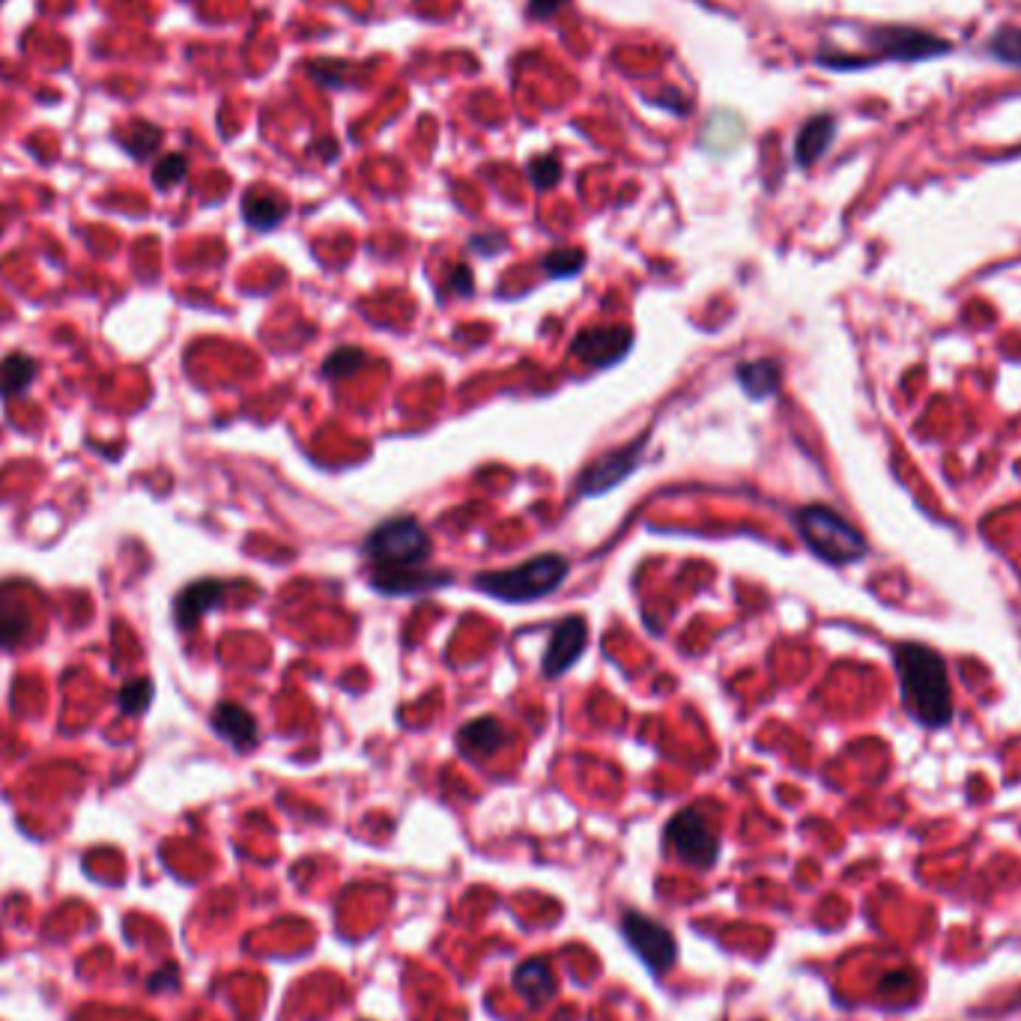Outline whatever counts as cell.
<instances>
[{"instance_id":"cell-1","label":"cell","mask_w":1021,"mask_h":1021,"mask_svg":"<svg viewBox=\"0 0 1021 1021\" xmlns=\"http://www.w3.org/2000/svg\"><path fill=\"white\" fill-rule=\"evenodd\" d=\"M899 690L909 714L923 726H947L953 720V690L947 663L935 649L923 642H902L893 654Z\"/></svg>"},{"instance_id":"cell-2","label":"cell","mask_w":1021,"mask_h":1021,"mask_svg":"<svg viewBox=\"0 0 1021 1021\" xmlns=\"http://www.w3.org/2000/svg\"><path fill=\"white\" fill-rule=\"evenodd\" d=\"M568 573H571V561L559 553H544L506 571L478 573L475 589L506 604H529V601L553 595L568 580Z\"/></svg>"},{"instance_id":"cell-3","label":"cell","mask_w":1021,"mask_h":1021,"mask_svg":"<svg viewBox=\"0 0 1021 1021\" xmlns=\"http://www.w3.org/2000/svg\"><path fill=\"white\" fill-rule=\"evenodd\" d=\"M795 523L809 550L816 553V556H821L824 561H831V565H852V561L864 559L866 556L864 535H860L845 517L836 514L833 508H800Z\"/></svg>"},{"instance_id":"cell-4","label":"cell","mask_w":1021,"mask_h":1021,"mask_svg":"<svg viewBox=\"0 0 1021 1021\" xmlns=\"http://www.w3.org/2000/svg\"><path fill=\"white\" fill-rule=\"evenodd\" d=\"M434 550L430 535L416 517H394L373 529L365 541V556L373 568L397 571V568H418L425 565Z\"/></svg>"},{"instance_id":"cell-5","label":"cell","mask_w":1021,"mask_h":1021,"mask_svg":"<svg viewBox=\"0 0 1021 1021\" xmlns=\"http://www.w3.org/2000/svg\"><path fill=\"white\" fill-rule=\"evenodd\" d=\"M866 43L876 48L881 60H929L950 51V43L941 36L921 31V27H905V24H881L864 31Z\"/></svg>"},{"instance_id":"cell-6","label":"cell","mask_w":1021,"mask_h":1021,"mask_svg":"<svg viewBox=\"0 0 1021 1021\" xmlns=\"http://www.w3.org/2000/svg\"><path fill=\"white\" fill-rule=\"evenodd\" d=\"M666 842L685 864L699 866V869L717 864L720 842L699 809H681L678 816H673L666 824Z\"/></svg>"},{"instance_id":"cell-7","label":"cell","mask_w":1021,"mask_h":1021,"mask_svg":"<svg viewBox=\"0 0 1021 1021\" xmlns=\"http://www.w3.org/2000/svg\"><path fill=\"white\" fill-rule=\"evenodd\" d=\"M621 931H625V941L637 950V955L654 974H663V971L673 967L678 947H675V938L669 935V929H663L661 923L651 921L640 911H628L621 917Z\"/></svg>"},{"instance_id":"cell-8","label":"cell","mask_w":1021,"mask_h":1021,"mask_svg":"<svg viewBox=\"0 0 1021 1021\" xmlns=\"http://www.w3.org/2000/svg\"><path fill=\"white\" fill-rule=\"evenodd\" d=\"M633 347V332L628 325H592L573 337V356H580L592 368H609L625 359Z\"/></svg>"},{"instance_id":"cell-9","label":"cell","mask_w":1021,"mask_h":1021,"mask_svg":"<svg viewBox=\"0 0 1021 1021\" xmlns=\"http://www.w3.org/2000/svg\"><path fill=\"white\" fill-rule=\"evenodd\" d=\"M642 451H645V439H637L633 446L616 449L597 458L589 470L580 475V494L583 496H601L606 490H613L618 484L628 478L630 472L637 470L642 461Z\"/></svg>"},{"instance_id":"cell-10","label":"cell","mask_w":1021,"mask_h":1021,"mask_svg":"<svg viewBox=\"0 0 1021 1021\" xmlns=\"http://www.w3.org/2000/svg\"><path fill=\"white\" fill-rule=\"evenodd\" d=\"M585 642H589V628H585V618L568 616L561 618L559 625L553 628V637L544 651V661H541V673L547 678H559L571 669L573 663L580 661Z\"/></svg>"},{"instance_id":"cell-11","label":"cell","mask_w":1021,"mask_h":1021,"mask_svg":"<svg viewBox=\"0 0 1021 1021\" xmlns=\"http://www.w3.org/2000/svg\"><path fill=\"white\" fill-rule=\"evenodd\" d=\"M210 723H213L215 735L230 744L234 750L246 752L258 744V720L248 708L236 705V702H218L213 708Z\"/></svg>"},{"instance_id":"cell-12","label":"cell","mask_w":1021,"mask_h":1021,"mask_svg":"<svg viewBox=\"0 0 1021 1021\" xmlns=\"http://www.w3.org/2000/svg\"><path fill=\"white\" fill-rule=\"evenodd\" d=\"M225 601V585L218 583V580H198V583H191L182 589L177 601H174V618H177V625L180 630H191L198 621H201L210 609Z\"/></svg>"},{"instance_id":"cell-13","label":"cell","mask_w":1021,"mask_h":1021,"mask_svg":"<svg viewBox=\"0 0 1021 1021\" xmlns=\"http://www.w3.org/2000/svg\"><path fill=\"white\" fill-rule=\"evenodd\" d=\"M451 580V573L439 571H416V568H397V571H385L377 568L371 577V583L382 595H413V592H425L434 585H446Z\"/></svg>"},{"instance_id":"cell-14","label":"cell","mask_w":1021,"mask_h":1021,"mask_svg":"<svg viewBox=\"0 0 1021 1021\" xmlns=\"http://www.w3.org/2000/svg\"><path fill=\"white\" fill-rule=\"evenodd\" d=\"M833 132H836V120L828 117V114H819V117H812V120H807V123L800 126L795 144L797 165L809 168L812 162H819V158L824 156V150L831 146Z\"/></svg>"},{"instance_id":"cell-15","label":"cell","mask_w":1021,"mask_h":1021,"mask_svg":"<svg viewBox=\"0 0 1021 1021\" xmlns=\"http://www.w3.org/2000/svg\"><path fill=\"white\" fill-rule=\"evenodd\" d=\"M508 741V732L496 717H475L458 732V744L472 756H494Z\"/></svg>"},{"instance_id":"cell-16","label":"cell","mask_w":1021,"mask_h":1021,"mask_svg":"<svg viewBox=\"0 0 1021 1021\" xmlns=\"http://www.w3.org/2000/svg\"><path fill=\"white\" fill-rule=\"evenodd\" d=\"M514 988L529 1004H547L556 995V976L544 959H529L514 971Z\"/></svg>"},{"instance_id":"cell-17","label":"cell","mask_w":1021,"mask_h":1021,"mask_svg":"<svg viewBox=\"0 0 1021 1021\" xmlns=\"http://www.w3.org/2000/svg\"><path fill=\"white\" fill-rule=\"evenodd\" d=\"M738 382H741V389L750 394L752 401H762V397H771L780 389V382H783V371H780V365L771 359H756V361H744L738 365Z\"/></svg>"},{"instance_id":"cell-18","label":"cell","mask_w":1021,"mask_h":1021,"mask_svg":"<svg viewBox=\"0 0 1021 1021\" xmlns=\"http://www.w3.org/2000/svg\"><path fill=\"white\" fill-rule=\"evenodd\" d=\"M36 377H39V361L27 353H12L0 361V394L3 397L24 394L34 385Z\"/></svg>"},{"instance_id":"cell-19","label":"cell","mask_w":1021,"mask_h":1021,"mask_svg":"<svg viewBox=\"0 0 1021 1021\" xmlns=\"http://www.w3.org/2000/svg\"><path fill=\"white\" fill-rule=\"evenodd\" d=\"M242 215H246V222L254 230H272V227H278L287 218V203L281 201V198H272V194L251 191L242 201Z\"/></svg>"},{"instance_id":"cell-20","label":"cell","mask_w":1021,"mask_h":1021,"mask_svg":"<svg viewBox=\"0 0 1021 1021\" xmlns=\"http://www.w3.org/2000/svg\"><path fill=\"white\" fill-rule=\"evenodd\" d=\"M988 55L1000 63H1007V67L1021 69V27H1016V24L998 27L988 36Z\"/></svg>"},{"instance_id":"cell-21","label":"cell","mask_w":1021,"mask_h":1021,"mask_svg":"<svg viewBox=\"0 0 1021 1021\" xmlns=\"http://www.w3.org/2000/svg\"><path fill=\"white\" fill-rule=\"evenodd\" d=\"M585 266V254L580 248H556L544 258V270L553 278H573Z\"/></svg>"},{"instance_id":"cell-22","label":"cell","mask_w":1021,"mask_h":1021,"mask_svg":"<svg viewBox=\"0 0 1021 1021\" xmlns=\"http://www.w3.org/2000/svg\"><path fill=\"white\" fill-rule=\"evenodd\" d=\"M153 693H156V687L153 681H146V678H135V681H129V685L120 687V711L123 714H144L150 702H153Z\"/></svg>"},{"instance_id":"cell-23","label":"cell","mask_w":1021,"mask_h":1021,"mask_svg":"<svg viewBox=\"0 0 1021 1021\" xmlns=\"http://www.w3.org/2000/svg\"><path fill=\"white\" fill-rule=\"evenodd\" d=\"M361 365H365V353H361V349L341 347L323 361V377H329V380H344V377H353V373L359 371Z\"/></svg>"},{"instance_id":"cell-24","label":"cell","mask_w":1021,"mask_h":1021,"mask_svg":"<svg viewBox=\"0 0 1021 1021\" xmlns=\"http://www.w3.org/2000/svg\"><path fill=\"white\" fill-rule=\"evenodd\" d=\"M186 170H189V162L180 153H170L158 162L156 168H153V182H156L158 189H170V186H177V182L186 180Z\"/></svg>"},{"instance_id":"cell-25","label":"cell","mask_w":1021,"mask_h":1021,"mask_svg":"<svg viewBox=\"0 0 1021 1021\" xmlns=\"http://www.w3.org/2000/svg\"><path fill=\"white\" fill-rule=\"evenodd\" d=\"M559 177H561L559 158L538 156L529 162V180L535 182V189H541V191L553 189V186L559 182Z\"/></svg>"},{"instance_id":"cell-26","label":"cell","mask_w":1021,"mask_h":1021,"mask_svg":"<svg viewBox=\"0 0 1021 1021\" xmlns=\"http://www.w3.org/2000/svg\"><path fill=\"white\" fill-rule=\"evenodd\" d=\"M158 141H162V132H158L156 126L138 123L135 129H132L129 141H126V150H129L135 158H146L153 150H156Z\"/></svg>"},{"instance_id":"cell-27","label":"cell","mask_w":1021,"mask_h":1021,"mask_svg":"<svg viewBox=\"0 0 1021 1021\" xmlns=\"http://www.w3.org/2000/svg\"><path fill=\"white\" fill-rule=\"evenodd\" d=\"M472 287H475V281H472L470 266H463V263H461V266H454V270H451V278H449V290L461 293V296H470Z\"/></svg>"},{"instance_id":"cell-28","label":"cell","mask_w":1021,"mask_h":1021,"mask_svg":"<svg viewBox=\"0 0 1021 1021\" xmlns=\"http://www.w3.org/2000/svg\"><path fill=\"white\" fill-rule=\"evenodd\" d=\"M568 0H529V12L535 15V19H550L553 12L565 7Z\"/></svg>"},{"instance_id":"cell-29","label":"cell","mask_w":1021,"mask_h":1021,"mask_svg":"<svg viewBox=\"0 0 1021 1021\" xmlns=\"http://www.w3.org/2000/svg\"><path fill=\"white\" fill-rule=\"evenodd\" d=\"M0 3H3V0H0Z\"/></svg>"}]
</instances>
